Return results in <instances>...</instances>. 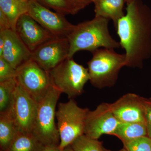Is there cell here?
Masks as SVG:
<instances>
[{"mask_svg": "<svg viewBox=\"0 0 151 151\" xmlns=\"http://www.w3.org/2000/svg\"><path fill=\"white\" fill-rule=\"evenodd\" d=\"M27 14L56 38L67 37L75 26L65 15L52 12L36 0L28 2Z\"/></svg>", "mask_w": 151, "mask_h": 151, "instance_id": "ba28073f", "label": "cell"}, {"mask_svg": "<svg viewBox=\"0 0 151 151\" xmlns=\"http://www.w3.org/2000/svg\"><path fill=\"white\" fill-rule=\"evenodd\" d=\"M4 39L2 56L17 69L24 63L31 59L32 52L18 35L12 29L0 30Z\"/></svg>", "mask_w": 151, "mask_h": 151, "instance_id": "5bb4252c", "label": "cell"}, {"mask_svg": "<svg viewBox=\"0 0 151 151\" xmlns=\"http://www.w3.org/2000/svg\"><path fill=\"white\" fill-rule=\"evenodd\" d=\"M48 9L63 14H75L73 9L67 0H36Z\"/></svg>", "mask_w": 151, "mask_h": 151, "instance_id": "7402d4cb", "label": "cell"}, {"mask_svg": "<svg viewBox=\"0 0 151 151\" xmlns=\"http://www.w3.org/2000/svg\"><path fill=\"white\" fill-rule=\"evenodd\" d=\"M17 85L16 77L0 82V113L11 112Z\"/></svg>", "mask_w": 151, "mask_h": 151, "instance_id": "ffe728a7", "label": "cell"}, {"mask_svg": "<svg viewBox=\"0 0 151 151\" xmlns=\"http://www.w3.org/2000/svg\"><path fill=\"white\" fill-rule=\"evenodd\" d=\"M112 135L124 143L147 136V131L146 124L143 123L120 122Z\"/></svg>", "mask_w": 151, "mask_h": 151, "instance_id": "ac0fdd59", "label": "cell"}, {"mask_svg": "<svg viewBox=\"0 0 151 151\" xmlns=\"http://www.w3.org/2000/svg\"><path fill=\"white\" fill-rule=\"evenodd\" d=\"M41 151H62L58 145H50L45 146Z\"/></svg>", "mask_w": 151, "mask_h": 151, "instance_id": "83f0119b", "label": "cell"}, {"mask_svg": "<svg viewBox=\"0 0 151 151\" xmlns=\"http://www.w3.org/2000/svg\"><path fill=\"white\" fill-rule=\"evenodd\" d=\"M12 29L8 19L4 14L0 11V30Z\"/></svg>", "mask_w": 151, "mask_h": 151, "instance_id": "4316f807", "label": "cell"}, {"mask_svg": "<svg viewBox=\"0 0 151 151\" xmlns=\"http://www.w3.org/2000/svg\"><path fill=\"white\" fill-rule=\"evenodd\" d=\"M45 147L31 132H19L5 151H41Z\"/></svg>", "mask_w": 151, "mask_h": 151, "instance_id": "d6986e66", "label": "cell"}, {"mask_svg": "<svg viewBox=\"0 0 151 151\" xmlns=\"http://www.w3.org/2000/svg\"><path fill=\"white\" fill-rule=\"evenodd\" d=\"M89 110L79 107L73 99L58 105L55 117L60 136L59 147L62 151L84 134L85 122Z\"/></svg>", "mask_w": 151, "mask_h": 151, "instance_id": "5b68a950", "label": "cell"}, {"mask_svg": "<svg viewBox=\"0 0 151 151\" xmlns=\"http://www.w3.org/2000/svg\"><path fill=\"white\" fill-rule=\"evenodd\" d=\"M38 105V103L17 83L13 105L9 113L19 132L31 133Z\"/></svg>", "mask_w": 151, "mask_h": 151, "instance_id": "9c48e42d", "label": "cell"}, {"mask_svg": "<svg viewBox=\"0 0 151 151\" xmlns=\"http://www.w3.org/2000/svg\"><path fill=\"white\" fill-rule=\"evenodd\" d=\"M98 1H99V0H92V2L94 3V4H95V3L97 2Z\"/></svg>", "mask_w": 151, "mask_h": 151, "instance_id": "d6a6232c", "label": "cell"}, {"mask_svg": "<svg viewBox=\"0 0 151 151\" xmlns=\"http://www.w3.org/2000/svg\"><path fill=\"white\" fill-rule=\"evenodd\" d=\"M18 84L37 102L45 97L51 86L49 73L32 59L17 69Z\"/></svg>", "mask_w": 151, "mask_h": 151, "instance_id": "52a82bcc", "label": "cell"}, {"mask_svg": "<svg viewBox=\"0 0 151 151\" xmlns=\"http://www.w3.org/2000/svg\"><path fill=\"white\" fill-rule=\"evenodd\" d=\"M127 4V14L118 21L116 29L125 51V66L140 68L147 51L148 23L137 0Z\"/></svg>", "mask_w": 151, "mask_h": 151, "instance_id": "6da1fadb", "label": "cell"}, {"mask_svg": "<svg viewBox=\"0 0 151 151\" xmlns=\"http://www.w3.org/2000/svg\"><path fill=\"white\" fill-rule=\"evenodd\" d=\"M17 69L3 58H0V82L15 78Z\"/></svg>", "mask_w": 151, "mask_h": 151, "instance_id": "cb8c5ba5", "label": "cell"}, {"mask_svg": "<svg viewBox=\"0 0 151 151\" xmlns=\"http://www.w3.org/2000/svg\"><path fill=\"white\" fill-rule=\"evenodd\" d=\"M73 151H104L102 142L82 135L70 145Z\"/></svg>", "mask_w": 151, "mask_h": 151, "instance_id": "44dd1931", "label": "cell"}, {"mask_svg": "<svg viewBox=\"0 0 151 151\" xmlns=\"http://www.w3.org/2000/svg\"><path fill=\"white\" fill-rule=\"evenodd\" d=\"M28 9V2L23 0H0V11L6 17L14 31L18 20L27 13Z\"/></svg>", "mask_w": 151, "mask_h": 151, "instance_id": "e0dca14e", "label": "cell"}, {"mask_svg": "<svg viewBox=\"0 0 151 151\" xmlns=\"http://www.w3.org/2000/svg\"><path fill=\"white\" fill-rule=\"evenodd\" d=\"M143 98L133 93L125 94L110 104L111 110L119 122L145 124Z\"/></svg>", "mask_w": 151, "mask_h": 151, "instance_id": "4fadbf2b", "label": "cell"}, {"mask_svg": "<svg viewBox=\"0 0 151 151\" xmlns=\"http://www.w3.org/2000/svg\"><path fill=\"white\" fill-rule=\"evenodd\" d=\"M120 123L112 112L110 104L101 103L87 113L84 135L94 139L103 135H112Z\"/></svg>", "mask_w": 151, "mask_h": 151, "instance_id": "30bf717a", "label": "cell"}, {"mask_svg": "<svg viewBox=\"0 0 151 151\" xmlns=\"http://www.w3.org/2000/svg\"><path fill=\"white\" fill-rule=\"evenodd\" d=\"M69 50L67 37L55 38L33 51L31 59L49 72L68 58Z\"/></svg>", "mask_w": 151, "mask_h": 151, "instance_id": "8fae6325", "label": "cell"}, {"mask_svg": "<svg viewBox=\"0 0 151 151\" xmlns=\"http://www.w3.org/2000/svg\"><path fill=\"white\" fill-rule=\"evenodd\" d=\"M4 45V39L2 34L0 32V57L2 56Z\"/></svg>", "mask_w": 151, "mask_h": 151, "instance_id": "f1b7e54d", "label": "cell"}, {"mask_svg": "<svg viewBox=\"0 0 151 151\" xmlns=\"http://www.w3.org/2000/svg\"><path fill=\"white\" fill-rule=\"evenodd\" d=\"M147 136L151 138V99L143 98Z\"/></svg>", "mask_w": 151, "mask_h": 151, "instance_id": "d4e9b609", "label": "cell"}, {"mask_svg": "<svg viewBox=\"0 0 151 151\" xmlns=\"http://www.w3.org/2000/svg\"><path fill=\"white\" fill-rule=\"evenodd\" d=\"M61 93L51 85L38 103L31 133L45 146L59 145V134L55 119L56 105Z\"/></svg>", "mask_w": 151, "mask_h": 151, "instance_id": "277c9868", "label": "cell"}, {"mask_svg": "<svg viewBox=\"0 0 151 151\" xmlns=\"http://www.w3.org/2000/svg\"><path fill=\"white\" fill-rule=\"evenodd\" d=\"M92 53V58L87 63L90 83L99 89L112 87L116 84L120 70L125 66V54L105 48Z\"/></svg>", "mask_w": 151, "mask_h": 151, "instance_id": "3957f363", "label": "cell"}, {"mask_svg": "<svg viewBox=\"0 0 151 151\" xmlns=\"http://www.w3.org/2000/svg\"><path fill=\"white\" fill-rule=\"evenodd\" d=\"M125 0H99L94 4L95 17L111 19L116 27L118 21L124 15Z\"/></svg>", "mask_w": 151, "mask_h": 151, "instance_id": "9a60e30c", "label": "cell"}, {"mask_svg": "<svg viewBox=\"0 0 151 151\" xmlns=\"http://www.w3.org/2000/svg\"><path fill=\"white\" fill-rule=\"evenodd\" d=\"M123 145L127 151H151V138L147 136L141 137Z\"/></svg>", "mask_w": 151, "mask_h": 151, "instance_id": "603a6c76", "label": "cell"}, {"mask_svg": "<svg viewBox=\"0 0 151 151\" xmlns=\"http://www.w3.org/2000/svg\"><path fill=\"white\" fill-rule=\"evenodd\" d=\"M23 1H25L29 2V1L30 0H23Z\"/></svg>", "mask_w": 151, "mask_h": 151, "instance_id": "836d02e7", "label": "cell"}, {"mask_svg": "<svg viewBox=\"0 0 151 151\" xmlns=\"http://www.w3.org/2000/svg\"><path fill=\"white\" fill-rule=\"evenodd\" d=\"M19 132L10 113H0V151H5Z\"/></svg>", "mask_w": 151, "mask_h": 151, "instance_id": "2e32d148", "label": "cell"}, {"mask_svg": "<svg viewBox=\"0 0 151 151\" xmlns=\"http://www.w3.org/2000/svg\"><path fill=\"white\" fill-rule=\"evenodd\" d=\"M73 9L75 14L92 3V0H67Z\"/></svg>", "mask_w": 151, "mask_h": 151, "instance_id": "484cf974", "label": "cell"}, {"mask_svg": "<svg viewBox=\"0 0 151 151\" xmlns=\"http://www.w3.org/2000/svg\"><path fill=\"white\" fill-rule=\"evenodd\" d=\"M134 1V0H125V2L128 4V3L131 2L132 1Z\"/></svg>", "mask_w": 151, "mask_h": 151, "instance_id": "1f68e13d", "label": "cell"}, {"mask_svg": "<svg viewBox=\"0 0 151 151\" xmlns=\"http://www.w3.org/2000/svg\"><path fill=\"white\" fill-rule=\"evenodd\" d=\"M52 86L65 93L69 99L84 92V86L89 81L88 68L68 58L49 71Z\"/></svg>", "mask_w": 151, "mask_h": 151, "instance_id": "8992f818", "label": "cell"}, {"mask_svg": "<svg viewBox=\"0 0 151 151\" xmlns=\"http://www.w3.org/2000/svg\"><path fill=\"white\" fill-rule=\"evenodd\" d=\"M109 19L95 17L91 20L77 25L68 36L69 45L68 58H73L78 51L92 52L98 49L118 48L120 44L113 38L108 29Z\"/></svg>", "mask_w": 151, "mask_h": 151, "instance_id": "7a4b0ae2", "label": "cell"}, {"mask_svg": "<svg viewBox=\"0 0 151 151\" xmlns=\"http://www.w3.org/2000/svg\"><path fill=\"white\" fill-rule=\"evenodd\" d=\"M15 31L32 52L46 42L56 38L27 13L18 19Z\"/></svg>", "mask_w": 151, "mask_h": 151, "instance_id": "7c38bea8", "label": "cell"}, {"mask_svg": "<svg viewBox=\"0 0 151 151\" xmlns=\"http://www.w3.org/2000/svg\"><path fill=\"white\" fill-rule=\"evenodd\" d=\"M104 151H114L111 150H107V149H105V148H104ZM116 151H127L126 150V149H125V148H124L122 149V150H120Z\"/></svg>", "mask_w": 151, "mask_h": 151, "instance_id": "4dcf8cb0", "label": "cell"}, {"mask_svg": "<svg viewBox=\"0 0 151 151\" xmlns=\"http://www.w3.org/2000/svg\"><path fill=\"white\" fill-rule=\"evenodd\" d=\"M62 151H73L71 148V146L69 145L63 149Z\"/></svg>", "mask_w": 151, "mask_h": 151, "instance_id": "f546056e", "label": "cell"}]
</instances>
